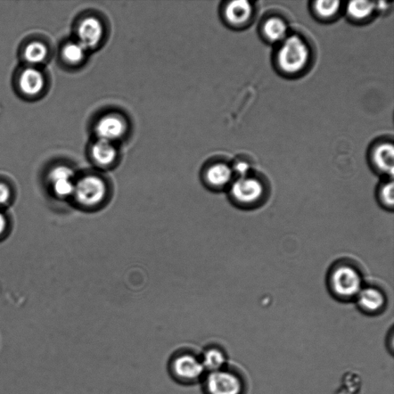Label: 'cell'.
<instances>
[{
    "instance_id": "7",
    "label": "cell",
    "mask_w": 394,
    "mask_h": 394,
    "mask_svg": "<svg viewBox=\"0 0 394 394\" xmlns=\"http://www.w3.org/2000/svg\"><path fill=\"white\" fill-rule=\"evenodd\" d=\"M206 394H243V383L239 376L225 368L209 372L204 377Z\"/></svg>"
},
{
    "instance_id": "23",
    "label": "cell",
    "mask_w": 394,
    "mask_h": 394,
    "mask_svg": "<svg viewBox=\"0 0 394 394\" xmlns=\"http://www.w3.org/2000/svg\"><path fill=\"white\" fill-rule=\"evenodd\" d=\"M87 49L77 42L65 45L63 51V59L71 64H77L85 58Z\"/></svg>"
},
{
    "instance_id": "13",
    "label": "cell",
    "mask_w": 394,
    "mask_h": 394,
    "mask_svg": "<svg viewBox=\"0 0 394 394\" xmlns=\"http://www.w3.org/2000/svg\"><path fill=\"white\" fill-rule=\"evenodd\" d=\"M253 6L246 0H235L229 2L224 9V16L227 22L235 27H241L252 18Z\"/></svg>"
},
{
    "instance_id": "5",
    "label": "cell",
    "mask_w": 394,
    "mask_h": 394,
    "mask_svg": "<svg viewBox=\"0 0 394 394\" xmlns=\"http://www.w3.org/2000/svg\"><path fill=\"white\" fill-rule=\"evenodd\" d=\"M170 369L172 376L184 383L199 381L206 374L201 357L190 352H178L172 358Z\"/></svg>"
},
{
    "instance_id": "24",
    "label": "cell",
    "mask_w": 394,
    "mask_h": 394,
    "mask_svg": "<svg viewBox=\"0 0 394 394\" xmlns=\"http://www.w3.org/2000/svg\"><path fill=\"white\" fill-rule=\"evenodd\" d=\"M13 225V217L9 210L0 209V243L11 236Z\"/></svg>"
},
{
    "instance_id": "20",
    "label": "cell",
    "mask_w": 394,
    "mask_h": 394,
    "mask_svg": "<svg viewBox=\"0 0 394 394\" xmlns=\"http://www.w3.org/2000/svg\"><path fill=\"white\" fill-rule=\"evenodd\" d=\"M18 198L15 186L4 179H0V209L9 210Z\"/></svg>"
},
{
    "instance_id": "14",
    "label": "cell",
    "mask_w": 394,
    "mask_h": 394,
    "mask_svg": "<svg viewBox=\"0 0 394 394\" xmlns=\"http://www.w3.org/2000/svg\"><path fill=\"white\" fill-rule=\"evenodd\" d=\"M43 73L36 68H29L23 70L19 78L21 91L28 96H36L44 87Z\"/></svg>"
},
{
    "instance_id": "10",
    "label": "cell",
    "mask_w": 394,
    "mask_h": 394,
    "mask_svg": "<svg viewBox=\"0 0 394 394\" xmlns=\"http://www.w3.org/2000/svg\"><path fill=\"white\" fill-rule=\"evenodd\" d=\"M394 148L392 144L385 142L377 145L371 154L372 168L385 178L393 177Z\"/></svg>"
},
{
    "instance_id": "19",
    "label": "cell",
    "mask_w": 394,
    "mask_h": 394,
    "mask_svg": "<svg viewBox=\"0 0 394 394\" xmlns=\"http://www.w3.org/2000/svg\"><path fill=\"white\" fill-rule=\"evenodd\" d=\"M376 5L374 2L352 1L347 6V12L350 18L355 20H364L374 14Z\"/></svg>"
},
{
    "instance_id": "1",
    "label": "cell",
    "mask_w": 394,
    "mask_h": 394,
    "mask_svg": "<svg viewBox=\"0 0 394 394\" xmlns=\"http://www.w3.org/2000/svg\"><path fill=\"white\" fill-rule=\"evenodd\" d=\"M365 283L362 265L350 258L336 260L326 275L328 291L335 300L343 303L355 301Z\"/></svg>"
},
{
    "instance_id": "12",
    "label": "cell",
    "mask_w": 394,
    "mask_h": 394,
    "mask_svg": "<svg viewBox=\"0 0 394 394\" xmlns=\"http://www.w3.org/2000/svg\"><path fill=\"white\" fill-rule=\"evenodd\" d=\"M205 178L209 186L222 190L231 185L235 174L232 166L225 163H217L208 169Z\"/></svg>"
},
{
    "instance_id": "3",
    "label": "cell",
    "mask_w": 394,
    "mask_h": 394,
    "mask_svg": "<svg viewBox=\"0 0 394 394\" xmlns=\"http://www.w3.org/2000/svg\"><path fill=\"white\" fill-rule=\"evenodd\" d=\"M310 59L306 41L298 35H288L279 46L277 61L284 73L295 75L305 70Z\"/></svg>"
},
{
    "instance_id": "25",
    "label": "cell",
    "mask_w": 394,
    "mask_h": 394,
    "mask_svg": "<svg viewBox=\"0 0 394 394\" xmlns=\"http://www.w3.org/2000/svg\"><path fill=\"white\" fill-rule=\"evenodd\" d=\"M339 394H351V393L349 391L345 392V390H343V391H340Z\"/></svg>"
},
{
    "instance_id": "21",
    "label": "cell",
    "mask_w": 394,
    "mask_h": 394,
    "mask_svg": "<svg viewBox=\"0 0 394 394\" xmlns=\"http://www.w3.org/2000/svg\"><path fill=\"white\" fill-rule=\"evenodd\" d=\"M24 59L31 65H38L45 61L47 48L43 44L34 42L29 44L24 51Z\"/></svg>"
},
{
    "instance_id": "8",
    "label": "cell",
    "mask_w": 394,
    "mask_h": 394,
    "mask_svg": "<svg viewBox=\"0 0 394 394\" xmlns=\"http://www.w3.org/2000/svg\"><path fill=\"white\" fill-rule=\"evenodd\" d=\"M74 171L67 166H57L48 172L46 184L53 198L67 200L72 197L75 186Z\"/></svg>"
},
{
    "instance_id": "22",
    "label": "cell",
    "mask_w": 394,
    "mask_h": 394,
    "mask_svg": "<svg viewBox=\"0 0 394 394\" xmlns=\"http://www.w3.org/2000/svg\"><path fill=\"white\" fill-rule=\"evenodd\" d=\"M341 9L340 1L331 0H319L314 3V11L319 18L330 20L338 13Z\"/></svg>"
},
{
    "instance_id": "6",
    "label": "cell",
    "mask_w": 394,
    "mask_h": 394,
    "mask_svg": "<svg viewBox=\"0 0 394 394\" xmlns=\"http://www.w3.org/2000/svg\"><path fill=\"white\" fill-rule=\"evenodd\" d=\"M355 301L363 314L369 316L379 315L388 305V293L382 284L366 281Z\"/></svg>"
},
{
    "instance_id": "11",
    "label": "cell",
    "mask_w": 394,
    "mask_h": 394,
    "mask_svg": "<svg viewBox=\"0 0 394 394\" xmlns=\"http://www.w3.org/2000/svg\"><path fill=\"white\" fill-rule=\"evenodd\" d=\"M127 131V123L117 115L110 114L99 120L96 133L99 139L113 143L117 141Z\"/></svg>"
},
{
    "instance_id": "15",
    "label": "cell",
    "mask_w": 394,
    "mask_h": 394,
    "mask_svg": "<svg viewBox=\"0 0 394 394\" xmlns=\"http://www.w3.org/2000/svg\"><path fill=\"white\" fill-rule=\"evenodd\" d=\"M92 158L101 167H110L116 161L117 151L113 143L97 139L91 150Z\"/></svg>"
},
{
    "instance_id": "18",
    "label": "cell",
    "mask_w": 394,
    "mask_h": 394,
    "mask_svg": "<svg viewBox=\"0 0 394 394\" xmlns=\"http://www.w3.org/2000/svg\"><path fill=\"white\" fill-rule=\"evenodd\" d=\"M394 184L393 177L385 178L376 188V198L380 206L388 211L394 207Z\"/></svg>"
},
{
    "instance_id": "16",
    "label": "cell",
    "mask_w": 394,
    "mask_h": 394,
    "mask_svg": "<svg viewBox=\"0 0 394 394\" xmlns=\"http://www.w3.org/2000/svg\"><path fill=\"white\" fill-rule=\"evenodd\" d=\"M262 31L266 39L272 44H280L289 35L288 25L283 19L276 16L265 21Z\"/></svg>"
},
{
    "instance_id": "2",
    "label": "cell",
    "mask_w": 394,
    "mask_h": 394,
    "mask_svg": "<svg viewBox=\"0 0 394 394\" xmlns=\"http://www.w3.org/2000/svg\"><path fill=\"white\" fill-rule=\"evenodd\" d=\"M272 188L269 179L253 170L236 177L229 187V199L238 208L253 210L262 208L270 198Z\"/></svg>"
},
{
    "instance_id": "9",
    "label": "cell",
    "mask_w": 394,
    "mask_h": 394,
    "mask_svg": "<svg viewBox=\"0 0 394 394\" xmlns=\"http://www.w3.org/2000/svg\"><path fill=\"white\" fill-rule=\"evenodd\" d=\"M104 34L102 22L94 16L82 20L77 29L78 42L87 49L101 44Z\"/></svg>"
},
{
    "instance_id": "17",
    "label": "cell",
    "mask_w": 394,
    "mask_h": 394,
    "mask_svg": "<svg viewBox=\"0 0 394 394\" xmlns=\"http://www.w3.org/2000/svg\"><path fill=\"white\" fill-rule=\"evenodd\" d=\"M201 360L205 371L208 373L225 368L227 364L225 352L217 347H210L205 350Z\"/></svg>"
},
{
    "instance_id": "4",
    "label": "cell",
    "mask_w": 394,
    "mask_h": 394,
    "mask_svg": "<svg viewBox=\"0 0 394 394\" xmlns=\"http://www.w3.org/2000/svg\"><path fill=\"white\" fill-rule=\"evenodd\" d=\"M108 194L104 180L95 175H87L76 180L71 197L80 207L91 208L103 202Z\"/></svg>"
}]
</instances>
